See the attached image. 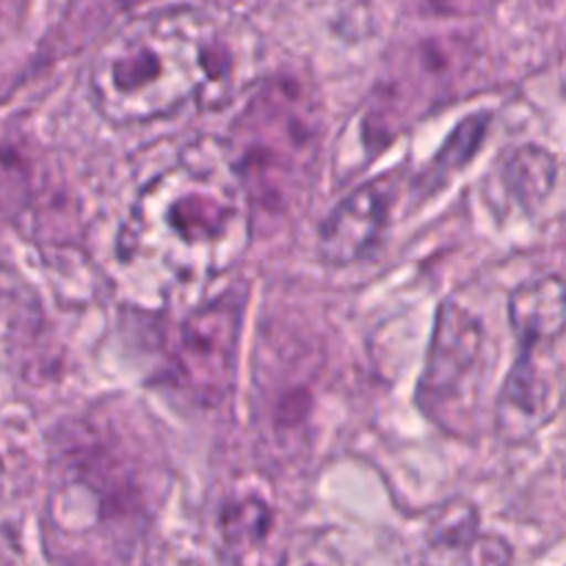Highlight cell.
<instances>
[{"label": "cell", "mask_w": 566, "mask_h": 566, "mask_svg": "<svg viewBox=\"0 0 566 566\" xmlns=\"http://www.w3.org/2000/svg\"><path fill=\"white\" fill-rule=\"evenodd\" d=\"M252 230V205L227 144L205 138L138 193L119 232V260L138 285L171 296L224 276Z\"/></svg>", "instance_id": "1"}, {"label": "cell", "mask_w": 566, "mask_h": 566, "mask_svg": "<svg viewBox=\"0 0 566 566\" xmlns=\"http://www.w3.org/2000/svg\"><path fill=\"white\" fill-rule=\"evenodd\" d=\"M130 409L103 403L55 440L50 547L64 566H127L158 492V464Z\"/></svg>", "instance_id": "2"}, {"label": "cell", "mask_w": 566, "mask_h": 566, "mask_svg": "<svg viewBox=\"0 0 566 566\" xmlns=\"http://www.w3.org/2000/svg\"><path fill=\"white\" fill-rule=\"evenodd\" d=\"M238 53L230 33L197 9L136 17L94 61V103L114 125L160 119L186 103L221 108L241 86Z\"/></svg>", "instance_id": "3"}, {"label": "cell", "mask_w": 566, "mask_h": 566, "mask_svg": "<svg viewBox=\"0 0 566 566\" xmlns=\"http://www.w3.org/2000/svg\"><path fill=\"white\" fill-rule=\"evenodd\" d=\"M224 144L254 219L271 224L293 219L310 199L324 147L318 94L298 75L265 77L235 116Z\"/></svg>", "instance_id": "4"}, {"label": "cell", "mask_w": 566, "mask_h": 566, "mask_svg": "<svg viewBox=\"0 0 566 566\" xmlns=\"http://www.w3.org/2000/svg\"><path fill=\"white\" fill-rule=\"evenodd\" d=\"M475 61V44L453 33L418 39L398 50L385 77L376 83L363 116V144L368 155H379L409 125L462 92Z\"/></svg>", "instance_id": "5"}, {"label": "cell", "mask_w": 566, "mask_h": 566, "mask_svg": "<svg viewBox=\"0 0 566 566\" xmlns=\"http://www.w3.org/2000/svg\"><path fill=\"white\" fill-rule=\"evenodd\" d=\"M243 304L238 296L193 310L175 326L169 348L171 379L199 403H219L235 379Z\"/></svg>", "instance_id": "6"}, {"label": "cell", "mask_w": 566, "mask_h": 566, "mask_svg": "<svg viewBox=\"0 0 566 566\" xmlns=\"http://www.w3.org/2000/svg\"><path fill=\"white\" fill-rule=\"evenodd\" d=\"M481 354H484V329L479 318L453 302L442 304L418 387L420 407L431 418H448L462 403L470 381L479 376Z\"/></svg>", "instance_id": "7"}, {"label": "cell", "mask_w": 566, "mask_h": 566, "mask_svg": "<svg viewBox=\"0 0 566 566\" xmlns=\"http://www.w3.org/2000/svg\"><path fill=\"white\" fill-rule=\"evenodd\" d=\"M517 346L520 354L503 381L495 407L497 434L509 442L534 437L562 407V381L553 363L556 346L545 343H517Z\"/></svg>", "instance_id": "8"}, {"label": "cell", "mask_w": 566, "mask_h": 566, "mask_svg": "<svg viewBox=\"0 0 566 566\" xmlns=\"http://www.w3.org/2000/svg\"><path fill=\"white\" fill-rule=\"evenodd\" d=\"M396 191V171L354 188L321 224V258L332 265H352L368 258L385 235Z\"/></svg>", "instance_id": "9"}, {"label": "cell", "mask_w": 566, "mask_h": 566, "mask_svg": "<svg viewBox=\"0 0 566 566\" xmlns=\"http://www.w3.org/2000/svg\"><path fill=\"white\" fill-rule=\"evenodd\" d=\"M434 566H509L512 551L501 536L481 534L473 503H448L429 531Z\"/></svg>", "instance_id": "10"}, {"label": "cell", "mask_w": 566, "mask_h": 566, "mask_svg": "<svg viewBox=\"0 0 566 566\" xmlns=\"http://www.w3.org/2000/svg\"><path fill=\"white\" fill-rule=\"evenodd\" d=\"M509 321L517 343L556 346L566 332V282L542 276L520 285L509 298Z\"/></svg>", "instance_id": "11"}, {"label": "cell", "mask_w": 566, "mask_h": 566, "mask_svg": "<svg viewBox=\"0 0 566 566\" xmlns=\"http://www.w3.org/2000/svg\"><path fill=\"white\" fill-rule=\"evenodd\" d=\"M221 539L230 551L249 553L265 545L274 528V509L271 501L258 490H243L232 495L221 509Z\"/></svg>", "instance_id": "12"}, {"label": "cell", "mask_w": 566, "mask_h": 566, "mask_svg": "<svg viewBox=\"0 0 566 566\" xmlns=\"http://www.w3.org/2000/svg\"><path fill=\"white\" fill-rule=\"evenodd\" d=\"M558 164L553 153L534 147H517L503 164V186H506L509 197L525 210H534L551 197L553 186H556Z\"/></svg>", "instance_id": "13"}, {"label": "cell", "mask_w": 566, "mask_h": 566, "mask_svg": "<svg viewBox=\"0 0 566 566\" xmlns=\"http://www.w3.org/2000/svg\"><path fill=\"white\" fill-rule=\"evenodd\" d=\"M486 127H490V114H473L468 116L462 125H457V130L448 136V142L442 144L440 153L434 155V160L426 166V191H437L440 186H446L459 169H464V166L475 158L481 142L486 138Z\"/></svg>", "instance_id": "14"}, {"label": "cell", "mask_w": 566, "mask_h": 566, "mask_svg": "<svg viewBox=\"0 0 566 566\" xmlns=\"http://www.w3.org/2000/svg\"><path fill=\"white\" fill-rule=\"evenodd\" d=\"M409 14L429 17V20H464V17L484 14L492 0H398Z\"/></svg>", "instance_id": "15"}, {"label": "cell", "mask_w": 566, "mask_h": 566, "mask_svg": "<svg viewBox=\"0 0 566 566\" xmlns=\"http://www.w3.org/2000/svg\"><path fill=\"white\" fill-rule=\"evenodd\" d=\"M280 566H357L329 536L304 539Z\"/></svg>", "instance_id": "16"}, {"label": "cell", "mask_w": 566, "mask_h": 566, "mask_svg": "<svg viewBox=\"0 0 566 566\" xmlns=\"http://www.w3.org/2000/svg\"><path fill=\"white\" fill-rule=\"evenodd\" d=\"M122 3H127V6H136V3H144V0H122Z\"/></svg>", "instance_id": "17"}]
</instances>
